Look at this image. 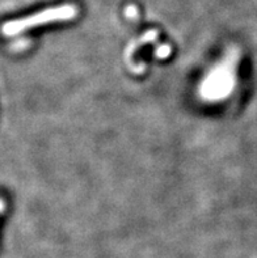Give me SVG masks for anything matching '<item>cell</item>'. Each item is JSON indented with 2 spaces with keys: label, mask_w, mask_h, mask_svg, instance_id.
Masks as SVG:
<instances>
[{
  "label": "cell",
  "mask_w": 257,
  "mask_h": 258,
  "mask_svg": "<svg viewBox=\"0 0 257 258\" xmlns=\"http://www.w3.org/2000/svg\"><path fill=\"white\" fill-rule=\"evenodd\" d=\"M76 8L70 4L65 6H59L56 8H49V10L39 12L34 16L26 17V19L19 20V21H13V23L4 25V32L7 34H15V33L23 32V30L32 28V26L42 25V24L53 23V21H61V20H70L76 16Z\"/></svg>",
  "instance_id": "6da1fadb"
}]
</instances>
